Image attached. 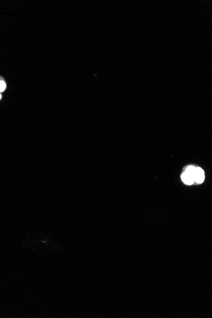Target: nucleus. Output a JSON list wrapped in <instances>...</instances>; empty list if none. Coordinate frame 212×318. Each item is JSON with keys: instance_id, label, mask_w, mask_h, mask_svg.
Returning <instances> with one entry per match:
<instances>
[{"instance_id": "1", "label": "nucleus", "mask_w": 212, "mask_h": 318, "mask_svg": "<svg viewBox=\"0 0 212 318\" xmlns=\"http://www.w3.org/2000/svg\"><path fill=\"white\" fill-rule=\"evenodd\" d=\"M194 182L198 184H201L204 182L205 175L204 172L202 168L196 167L195 172L194 174Z\"/></svg>"}, {"instance_id": "2", "label": "nucleus", "mask_w": 212, "mask_h": 318, "mask_svg": "<svg viewBox=\"0 0 212 318\" xmlns=\"http://www.w3.org/2000/svg\"><path fill=\"white\" fill-rule=\"evenodd\" d=\"M181 179L184 183L187 185H192L194 182V175L186 170L182 174Z\"/></svg>"}, {"instance_id": "3", "label": "nucleus", "mask_w": 212, "mask_h": 318, "mask_svg": "<svg viewBox=\"0 0 212 318\" xmlns=\"http://www.w3.org/2000/svg\"><path fill=\"white\" fill-rule=\"evenodd\" d=\"M6 88V83L2 79L1 82H0V91L2 92Z\"/></svg>"}]
</instances>
